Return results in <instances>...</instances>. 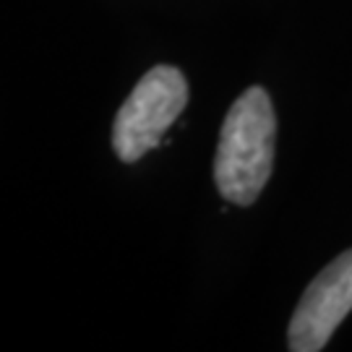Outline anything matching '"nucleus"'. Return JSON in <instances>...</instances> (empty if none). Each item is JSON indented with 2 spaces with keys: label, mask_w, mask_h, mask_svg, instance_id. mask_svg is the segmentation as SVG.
Returning a JSON list of instances; mask_svg holds the SVG:
<instances>
[{
  "label": "nucleus",
  "mask_w": 352,
  "mask_h": 352,
  "mask_svg": "<svg viewBox=\"0 0 352 352\" xmlns=\"http://www.w3.org/2000/svg\"><path fill=\"white\" fill-rule=\"evenodd\" d=\"M274 139L277 115L269 94L261 87L245 89L222 123L214 157V183L227 201L248 206L261 196L274 164Z\"/></svg>",
  "instance_id": "obj_1"
},
{
  "label": "nucleus",
  "mask_w": 352,
  "mask_h": 352,
  "mask_svg": "<svg viewBox=\"0 0 352 352\" xmlns=\"http://www.w3.org/2000/svg\"><path fill=\"white\" fill-rule=\"evenodd\" d=\"M188 102L186 76L173 65L144 74L113 123V149L123 162H136L154 149Z\"/></svg>",
  "instance_id": "obj_2"
},
{
  "label": "nucleus",
  "mask_w": 352,
  "mask_h": 352,
  "mask_svg": "<svg viewBox=\"0 0 352 352\" xmlns=\"http://www.w3.org/2000/svg\"><path fill=\"white\" fill-rule=\"evenodd\" d=\"M352 311V248L340 253L302 292L287 329L292 352H318L327 347L344 316Z\"/></svg>",
  "instance_id": "obj_3"
}]
</instances>
